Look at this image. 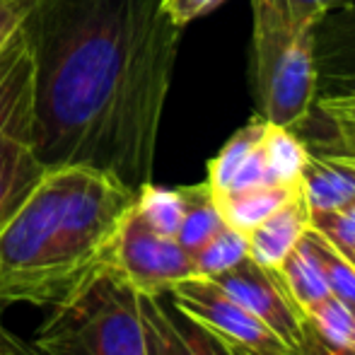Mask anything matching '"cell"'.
Here are the masks:
<instances>
[{"label":"cell","instance_id":"277c9868","mask_svg":"<svg viewBox=\"0 0 355 355\" xmlns=\"http://www.w3.org/2000/svg\"><path fill=\"white\" fill-rule=\"evenodd\" d=\"M252 89L259 119L295 128L314 107L312 29H293L263 5H254Z\"/></svg>","mask_w":355,"mask_h":355},{"label":"cell","instance_id":"3957f363","mask_svg":"<svg viewBox=\"0 0 355 355\" xmlns=\"http://www.w3.org/2000/svg\"><path fill=\"white\" fill-rule=\"evenodd\" d=\"M49 309L32 338L42 355H155L141 295L109 261Z\"/></svg>","mask_w":355,"mask_h":355},{"label":"cell","instance_id":"ba28073f","mask_svg":"<svg viewBox=\"0 0 355 355\" xmlns=\"http://www.w3.org/2000/svg\"><path fill=\"white\" fill-rule=\"evenodd\" d=\"M314 102L355 94V5H343L312 27Z\"/></svg>","mask_w":355,"mask_h":355},{"label":"cell","instance_id":"9c48e42d","mask_svg":"<svg viewBox=\"0 0 355 355\" xmlns=\"http://www.w3.org/2000/svg\"><path fill=\"white\" fill-rule=\"evenodd\" d=\"M34 107V56L24 27L0 51V141H29Z\"/></svg>","mask_w":355,"mask_h":355},{"label":"cell","instance_id":"d4e9b609","mask_svg":"<svg viewBox=\"0 0 355 355\" xmlns=\"http://www.w3.org/2000/svg\"><path fill=\"white\" fill-rule=\"evenodd\" d=\"M324 119L331 123V136L324 138V141L304 143L307 150L309 153H319V155L343 159V162L355 167V121H351V119H331V116H324Z\"/></svg>","mask_w":355,"mask_h":355},{"label":"cell","instance_id":"83f0119b","mask_svg":"<svg viewBox=\"0 0 355 355\" xmlns=\"http://www.w3.org/2000/svg\"><path fill=\"white\" fill-rule=\"evenodd\" d=\"M297 355H355L353 346H338V343H329L324 336H319L302 317V336H300Z\"/></svg>","mask_w":355,"mask_h":355},{"label":"cell","instance_id":"603a6c76","mask_svg":"<svg viewBox=\"0 0 355 355\" xmlns=\"http://www.w3.org/2000/svg\"><path fill=\"white\" fill-rule=\"evenodd\" d=\"M252 3L268 8L293 29H312L319 17L343 5H351L353 0H252Z\"/></svg>","mask_w":355,"mask_h":355},{"label":"cell","instance_id":"484cf974","mask_svg":"<svg viewBox=\"0 0 355 355\" xmlns=\"http://www.w3.org/2000/svg\"><path fill=\"white\" fill-rule=\"evenodd\" d=\"M37 0H0V51L24 27Z\"/></svg>","mask_w":355,"mask_h":355},{"label":"cell","instance_id":"8fae6325","mask_svg":"<svg viewBox=\"0 0 355 355\" xmlns=\"http://www.w3.org/2000/svg\"><path fill=\"white\" fill-rule=\"evenodd\" d=\"M309 218L312 211L304 201L302 189H297L278 211H273L252 232H247L249 259H254L263 268H278L309 227Z\"/></svg>","mask_w":355,"mask_h":355},{"label":"cell","instance_id":"1f68e13d","mask_svg":"<svg viewBox=\"0 0 355 355\" xmlns=\"http://www.w3.org/2000/svg\"><path fill=\"white\" fill-rule=\"evenodd\" d=\"M351 314H353V331H351V346L355 348V307L351 309Z\"/></svg>","mask_w":355,"mask_h":355},{"label":"cell","instance_id":"5bb4252c","mask_svg":"<svg viewBox=\"0 0 355 355\" xmlns=\"http://www.w3.org/2000/svg\"><path fill=\"white\" fill-rule=\"evenodd\" d=\"M297 189H300V184L297 187L261 184V187H249V189H239V191L218 193L215 203H218L225 225H230V227L247 234V232H252L259 223H263L273 211H278Z\"/></svg>","mask_w":355,"mask_h":355},{"label":"cell","instance_id":"e0dca14e","mask_svg":"<svg viewBox=\"0 0 355 355\" xmlns=\"http://www.w3.org/2000/svg\"><path fill=\"white\" fill-rule=\"evenodd\" d=\"M263 159H266L268 174L273 184H285V187H297L302 177L304 162H307V145L293 128L273 126L266 123V131L261 138Z\"/></svg>","mask_w":355,"mask_h":355},{"label":"cell","instance_id":"30bf717a","mask_svg":"<svg viewBox=\"0 0 355 355\" xmlns=\"http://www.w3.org/2000/svg\"><path fill=\"white\" fill-rule=\"evenodd\" d=\"M141 295V293H138ZM164 295H141V309L155 355H232L227 343L189 319Z\"/></svg>","mask_w":355,"mask_h":355},{"label":"cell","instance_id":"4fadbf2b","mask_svg":"<svg viewBox=\"0 0 355 355\" xmlns=\"http://www.w3.org/2000/svg\"><path fill=\"white\" fill-rule=\"evenodd\" d=\"M44 169L46 167L39 162L29 141L17 136L0 141V227L24 201Z\"/></svg>","mask_w":355,"mask_h":355},{"label":"cell","instance_id":"44dd1931","mask_svg":"<svg viewBox=\"0 0 355 355\" xmlns=\"http://www.w3.org/2000/svg\"><path fill=\"white\" fill-rule=\"evenodd\" d=\"M136 211L138 215L157 232L174 237L179 230L184 215V196H182V187L179 189H164V187H155L153 182L143 184L136 191Z\"/></svg>","mask_w":355,"mask_h":355},{"label":"cell","instance_id":"f546056e","mask_svg":"<svg viewBox=\"0 0 355 355\" xmlns=\"http://www.w3.org/2000/svg\"><path fill=\"white\" fill-rule=\"evenodd\" d=\"M317 112L331 119H351L355 121V94L353 97H336V99H319L314 102Z\"/></svg>","mask_w":355,"mask_h":355},{"label":"cell","instance_id":"7c38bea8","mask_svg":"<svg viewBox=\"0 0 355 355\" xmlns=\"http://www.w3.org/2000/svg\"><path fill=\"white\" fill-rule=\"evenodd\" d=\"M300 189L309 211H338L355 201V167L329 155L309 153Z\"/></svg>","mask_w":355,"mask_h":355},{"label":"cell","instance_id":"f1b7e54d","mask_svg":"<svg viewBox=\"0 0 355 355\" xmlns=\"http://www.w3.org/2000/svg\"><path fill=\"white\" fill-rule=\"evenodd\" d=\"M0 355H42V353L34 348L32 341L22 338L17 331H12V329L3 322V317H0Z\"/></svg>","mask_w":355,"mask_h":355},{"label":"cell","instance_id":"6da1fadb","mask_svg":"<svg viewBox=\"0 0 355 355\" xmlns=\"http://www.w3.org/2000/svg\"><path fill=\"white\" fill-rule=\"evenodd\" d=\"M24 32L39 162L99 169L138 191L153 177L182 37L164 0H37Z\"/></svg>","mask_w":355,"mask_h":355},{"label":"cell","instance_id":"52a82bcc","mask_svg":"<svg viewBox=\"0 0 355 355\" xmlns=\"http://www.w3.org/2000/svg\"><path fill=\"white\" fill-rule=\"evenodd\" d=\"M213 281L244 309H249L259 322L266 324L297 355L300 336H302V314L290 297L278 268H263L247 257L234 268L213 276Z\"/></svg>","mask_w":355,"mask_h":355},{"label":"cell","instance_id":"7a4b0ae2","mask_svg":"<svg viewBox=\"0 0 355 355\" xmlns=\"http://www.w3.org/2000/svg\"><path fill=\"white\" fill-rule=\"evenodd\" d=\"M136 191L89 167L44 169L0 227V307H53L107 261Z\"/></svg>","mask_w":355,"mask_h":355},{"label":"cell","instance_id":"d6986e66","mask_svg":"<svg viewBox=\"0 0 355 355\" xmlns=\"http://www.w3.org/2000/svg\"><path fill=\"white\" fill-rule=\"evenodd\" d=\"M263 131H266V121L257 116L252 123L239 128V131L223 145V150L208 162L206 182H208V187L213 189V193H223L225 189L230 187V182H232V177L237 174V169L247 162L252 150L261 141Z\"/></svg>","mask_w":355,"mask_h":355},{"label":"cell","instance_id":"ac0fdd59","mask_svg":"<svg viewBox=\"0 0 355 355\" xmlns=\"http://www.w3.org/2000/svg\"><path fill=\"white\" fill-rule=\"evenodd\" d=\"M278 273H281L293 302L297 304L300 314L307 307H312L314 302H319L322 297L331 295L322 278V271H319V266L309 257V252L304 249L302 242L295 244L293 252L283 259V263L278 266Z\"/></svg>","mask_w":355,"mask_h":355},{"label":"cell","instance_id":"5b68a950","mask_svg":"<svg viewBox=\"0 0 355 355\" xmlns=\"http://www.w3.org/2000/svg\"><path fill=\"white\" fill-rule=\"evenodd\" d=\"M107 261L141 295H167L177 283L198 276L191 254L174 237L150 227L136 206L123 215Z\"/></svg>","mask_w":355,"mask_h":355},{"label":"cell","instance_id":"9a60e30c","mask_svg":"<svg viewBox=\"0 0 355 355\" xmlns=\"http://www.w3.org/2000/svg\"><path fill=\"white\" fill-rule=\"evenodd\" d=\"M182 196H184V215L174 239L189 254H193L223 227L225 220L220 215V208L215 203V193L208 187V182L193 184V187H182Z\"/></svg>","mask_w":355,"mask_h":355},{"label":"cell","instance_id":"4dcf8cb0","mask_svg":"<svg viewBox=\"0 0 355 355\" xmlns=\"http://www.w3.org/2000/svg\"><path fill=\"white\" fill-rule=\"evenodd\" d=\"M225 343H227V341H225ZM227 348H230V353H232V355H257V353L247 351V348H242V346H232V343H227Z\"/></svg>","mask_w":355,"mask_h":355},{"label":"cell","instance_id":"cb8c5ba5","mask_svg":"<svg viewBox=\"0 0 355 355\" xmlns=\"http://www.w3.org/2000/svg\"><path fill=\"white\" fill-rule=\"evenodd\" d=\"M309 225L355 263V201L338 211H314Z\"/></svg>","mask_w":355,"mask_h":355},{"label":"cell","instance_id":"8992f818","mask_svg":"<svg viewBox=\"0 0 355 355\" xmlns=\"http://www.w3.org/2000/svg\"><path fill=\"white\" fill-rule=\"evenodd\" d=\"M167 295L172 297L174 309L232 346H242L257 355H295L266 324L259 322L234 297H230L213 278H187L174 285Z\"/></svg>","mask_w":355,"mask_h":355},{"label":"cell","instance_id":"7402d4cb","mask_svg":"<svg viewBox=\"0 0 355 355\" xmlns=\"http://www.w3.org/2000/svg\"><path fill=\"white\" fill-rule=\"evenodd\" d=\"M304 322L324 336L329 343H338V346H351V331H353V314L351 307L343 304L338 297L327 295L312 307L302 312Z\"/></svg>","mask_w":355,"mask_h":355},{"label":"cell","instance_id":"4316f807","mask_svg":"<svg viewBox=\"0 0 355 355\" xmlns=\"http://www.w3.org/2000/svg\"><path fill=\"white\" fill-rule=\"evenodd\" d=\"M223 3L225 0H164V12L172 17L174 24H179L184 29L189 22L203 17V15L220 8Z\"/></svg>","mask_w":355,"mask_h":355},{"label":"cell","instance_id":"2e32d148","mask_svg":"<svg viewBox=\"0 0 355 355\" xmlns=\"http://www.w3.org/2000/svg\"><path fill=\"white\" fill-rule=\"evenodd\" d=\"M300 242L304 244L309 257H312L314 263L319 266L329 293L353 309L355 307V263L351 259L343 257V254L338 252L319 230H314L312 225L304 230Z\"/></svg>","mask_w":355,"mask_h":355},{"label":"cell","instance_id":"ffe728a7","mask_svg":"<svg viewBox=\"0 0 355 355\" xmlns=\"http://www.w3.org/2000/svg\"><path fill=\"white\" fill-rule=\"evenodd\" d=\"M249 257V239L244 232L223 225L203 247L191 254L196 273L203 278H213L223 271H230Z\"/></svg>","mask_w":355,"mask_h":355}]
</instances>
